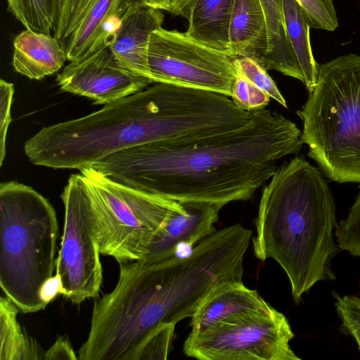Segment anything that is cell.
Returning <instances> with one entry per match:
<instances>
[{"label": "cell", "instance_id": "1", "mask_svg": "<svg viewBox=\"0 0 360 360\" xmlns=\"http://www.w3.org/2000/svg\"><path fill=\"white\" fill-rule=\"evenodd\" d=\"M252 117L236 130L137 146L88 167L123 186L179 202L248 200L271 178L276 162L297 154L303 145L300 129L281 114L264 108Z\"/></svg>", "mask_w": 360, "mask_h": 360}, {"label": "cell", "instance_id": "2", "mask_svg": "<svg viewBox=\"0 0 360 360\" xmlns=\"http://www.w3.org/2000/svg\"><path fill=\"white\" fill-rule=\"evenodd\" d=\"M245 123V112L227 96L155 83L89 115L42 127L24 150L35 165L79 170L127 148L202 138Z\"/></svg>", "mask_w": 360, "mask_h": 360}, {"label": "cell", "instance_id": "3", "mask_svg": "<svg viewBox=\"0 0 360 360\" xmlns=\"http://www.w3.org/2000/svg\"><path fill=\"white\" fill-rule=\"evenodd\" d=\"M322 174L303 156L278 167L264 188L252 239L257 259L271 258L284 270L297 304L318 282L336 278L335 204Z\"/></svg>", "mask_w": 360, "mask_h": 360}, {"label": "cell", "instance_id": "4", "mask_svg": "<svg viewBox=\"0 0 360 360\" xmlns=\"http://www.w3.org/2000/svg\"><path fill=\"white\" fill-rule=\"evenodd\" d=\"M59 236L56 211L32 187L0 184V286L23 314L44 309L40 290L56 270Z\"/></svg>", "mask_w": 360, "mask_h": 360}, {"label": "cell", "instance_id": "5", "mask_svg": "<svg viewBox=\"0 0 360 360\" xmlns=\"http://www.w3.org/2000/svg\"><path fill=\"white\" fill-rule=\"evenodd\" d=\"M297 115L301 139L321 173L338 183H360V56L319 64L317 83Z\"/></svg>", "mask_w": 360, "mask_h": 360}, {"label": "cell", "instance_id": "6", "mask_svg": "<svg viewBox=\"0 0 360 360\" xmlns=\"http://www.w3.org/2000/svg\"><path fill=\"white\" fill-rule=\"evenodd\" d=\"M88 184L91 218L101 255L118 263L142 259L181 202L108 179L91 167L79 169Z\"/></svg>", "mask_w": 360, "mask_h": 360}, {"label": "cell", "instance_id": "7", "mask_svg": "<svg viewBox=\"0 0 360 360\" xmlns=\"http://www.w3.org/2000/svg\"><path fill=\"white\" fill-rule=\"evenodd\" d=\"M294 336L285 315L268 304L190 333L183 350L200 360H300L290 346Z\"/></svg>", "mask_w": 360, "mask_h": 360}, {"label": "cell", "instance_id": "8", "mask_svg": "<svg viewBox=\"0 0 360 360\" xmlns=\"http://www.w3.org/2000/svg\"><path fill=\"white\" fill-rule=\"evenodd\" d=\"M65 207L63 233L56 261L62 295L74 304L98 297L103 268L84 176L72 174L61 194Z\"/></svg>", "mask_w": 360, "mask_h": 360}, {"label": "cell", "instance_id": "9", "mask_svg": "<svg viewBox=\"0 0 360 360\" xmlns=\"http://www.w3.org/2000/svg\"><path fill=\"white\" fill-rule=\"evenodd\" d=\"M148 59L154 83L231 96L236 76L233 58L196 41L186 32L162 27L153 31Z\"/></svg>", "mask_w": 360, "mask_h": 360}, {"label": "cell", "instance_id": "10", "mask_svg": "<svg viewBox=\"0 0 360 360\" xmlns=\"http://www.w3.org/2000/svg\"><path fill=\"white\" fill-rule=\"evenodd\" d=\"M142 0H64L53 36L68 60L85 58L110 44L122 20Z\"/></svg>", "mask_w": 360, "mask_h": 360}, {"label": "cell", "instance_id": "11", "mask_svg": "<svg viewBox=\"0 0 360 360\" xmlns=\"http://www.w3.org/2000/svg\"><path fill=\"white\" fill-rule=\"evenodd\" d=\"M106 45L91 55L73 61L57 75L60 90L106 105L146 89L152 80L123 66Z\"/></svg>", "mask_w": 360, "mask_h": 360}, {"label": "cell", "instance_id": "12", "mask_svg": "<svg viewBox=\"0 0 360 360\" xmlns=\"http://www.w3.org/2000/svg\"><path fill=\"white\" fill-rule=\"evenodd\" d=\"M181 203L184 210L166 221L142 259L152 262L169 259L178 255L181 246L194 247L216 231L214 224L223 205L202 201Z\"/></svg>", "mask_w": 360, "mask_h": 360}, {"label": "cell", "instance_id": "13", "mask_svg": "<svg viewBox=\"0 0 360 360\" xmlns=\"http://www.w3.org/2000/svg\"><path fill=\"white\" fill-rule=\"evenodd\" d=\"M163 21L162 11L142 5L125 17L110 45L123 66L150 80L148 59L150 37L153 31L162 27Z\"/></svg>", "mask_w": 360, "mask_h": 360}, {"label": "cell", "instance_id": "14", "mask_svg": "<svg viewBox=\"0 0 360 360\" xmlns=\"http://www.w3.org/2000/svg\"><path fill=\"white\" fill-rule=\"evenodd\" d=\"M67 60L64 49L53 35L26 29L14 39L12 65L17 72L30 79L53 75Z\"/></svg>", "mask_w": 360, "mask_h": 360}, {"label": "cell", "instance_id": "15", "mask_svg": "<svg viewBox=\"0 0 360 360\" xmlns=\"http://www.w3.org/2000/svg\"><path fill=\"white\" fill-rule=\"evenodd\" d=\"M229 56L262 64L268 48L264 14L259 0H233L229 27Z\"/></svg>", "mask_w": 360, "mask_h": 360}, {"label": "cell", "instance_id": "16", "mask_svg": "<svg viewBox=\"0 0 360 360\" xmlns=\"http://www.w3.org/2000/svg\"><path fill=\"white\" fill-rule=\"evenodd\" d=\"M268 304L256 290L247 288L243 281L224 283L215 289L192 316L191 333L201 331L226 319Z\"/></svg>", "mask_w": 360, "mask_h": 360}, {"label": "cell", "instance_id": "17", "mask_svg": "<svg viewBox=\"0 0 360 360\" xmlns=\"http://www.w3.org/2000/svg\"><path fill=\"white\" fill-rule=\"evenodd\" d=\"M233 4V0H195L186 18V34L196 41L229 56Z\"/></svg>", "mask_w": 360, "mask_h": 360}, {"label": "cell", "instance_id": "18", "mask_svg": "<svg viewBox=\"0 0 360 360\" xmlns=\"http://www.w3.org/2000/svg\"><path fill=\"white\" fill-rule=\"evenodd\" d=\"M259 1L268 34V48L262 65L267 70H276L302 82V75L287 33L282 0Z\"/></svg>", "mask_w": 360, "mask_h": 360}, {"label": "cell", "instance_id": "19", "mask_svg": "<svg viewBox=\"0 0 360 360\" xmlns=\"http://www.w3.org/2000/svg\"><path fill=\"white\" fill-rule=\"evenodd\" d=\"M282 2L288 39L302 75V83L311 93L317 83L319 65L312 53L311 28L295 0H282Z\"/></svg>", "mask_w": 360, "mask_h": 360}, {"label": "cell", "instance_id": "20", "mask_svg": "<svg viewBox=\"0 0 360 360\" xmlns=\"http://www.w3.org/2000/svg\"><path fill=\"white\" fill-rule=\"evenodd\" d=\"M19 309L6 296L0 297V360H39L44 353L18 321Z\"/></svg>", "mask_w": 360, "mask_h": 360}, {"label": "cell", "instance_id": "21", "mask_svg": "<svg viewBox=\"0 0 360 360\" xmlns=\"http://www.w3.org/2000/svg\"><path fill=\"white\" fill-rule=\"evenodd\" d=\"M8 9L27 29L34 32H54L64 0H6Z\"/></svg>", "mask_w": 360, "mask_h": 360}, {"label": "cell", "instance_id": "22", "mask_svg": "<svg viewBox=\"0 0 360 360\" xmlns=\"http://www.w3.org/2000/svg\"><path fill=\"white\" fill-rule=\"evenodd\" d=\"M355 201L345 219L337 224L335 230L337 244L340 250L360 257V185Z\"/></svg>", "mask_w": 360, "mask_h": 360}, {"label": "cell", "instance_id": "23", "mask_svg": "<svg viewBox=\"0 0 360 360\" xmlns=\"http://www.w3.org/2000/svg\"><path fill=\"white\" fill-rule=\"evenodd\" d=\"M235 68L236 76L231 96L235 104L248 112L265 108L269 103L271 97L250 81L236 66Z\"/></svg>", "mask_w": 360, "mask_h": 360}, {"label": "cell", "instance_id": "24", "mask_svg": "<svg viewBox=\"0 0 360 360\" xmlns=\"http://www.w3.org/2000/svg\"><path fill=\"white\" fill-rule=\"evenodd\" d=\"M234 65L254 84L284 108L287 103L268 70L259 62L248 57L233 58Z\"/></svg>", "mask_w": 360, "mask_h": 360}, {"label": "cell", "instance_id": "25", "mask_svg": "<svg viewBox=\"0 0 360 360\" xmlns=\"http://www.w3.org/2000/svg\"><path fill=\"white\" fill-rule=\"evenodd\" d=\"M300 6L310 28L329 32L339 25L333 0H295Z\"/></svg>", "mask_w": 360, "mask_h": 360}, {"label": "cell", "instance_id": "26", "mask_svg": "<svg viewBox=\"0 0 360 360\" xmlns=\"http://www.w3.org/2000/svg\"><path fill=\"white\" fill-rule=\"evenodd\" d=\"M336 311L342 326L356 340L360 351V297L334 294Z\"/></svg>", "mask_w": 360, "mask_h": 360}, {"label": "cell", "instance_id": "27", "mask_svg": "<svg viewBox=\"0 0 360 360\" xmlns=\"http://www.w3.org/2000/svg\"><path fill=\"white\" fill-rule=\"evenodd\" d=\"M176 325H166L153 334L137 352L134 360L167 359Z\"/></svg>", "mask_w": 360, "mask_h": 360}, {"label": "cell", "instance_id": "28", "mask_svg": "<svg viewBox=\"0 0 360 360\" xmlns=\"http://www.w3.org/2000/svg\"><path fill=\"white\" fill-rule=\"evenodd\" d=\"M14 94L13 83L4 79L0 81V165L1 166L6 157V139L7 131L11 122V105Z\"/></svg>", "mask_w": 360, "mask_h": 360}, {"label": "cell", "instance_id": "29", "mask_svg": "<svg viewBox=\"0 0 360 360\" xmlns=\"http://www.w3.org/2000/svg\"><path fill=\"white\" fill-rule=\"evenodd\" d=\"M43 359L77 360L78 359V356L76 355L68 338L60 336L56 339L53 345L44 352Z\"/></svg>", "mask_w": 360, "mask_h": 360}, {"label": "cell", "instance_id": "30", "mask_svg": "<svg viewBox=\"0 0 360 360\" xmlns=\"http://www.w3.org/2000/svg\"><path fill=\"white\" fill-rule=\"evenodd\" d=\"M63 292L62 283L58 274L49 278L42 285L40 290L41 300L48 305L56 297Z\"/></svg>", "mask_w": 360, "mask_h": 360}, {"label": "cell", "instance_id": "31", "mask_svg": "<svg viewBox=\"0 0 360 360\" xmlns=\"http://www.w3.org/2000/svg\"><path fill=\"white\" fill-rule=\"evenodd\" d=\"M195 0H169L168 12L187 18L191 6Z\"/></svg>", "mask_w": 360, "mask_h": 360}, {"label": "cell", "instance_id": "32", "mask_svg": "<svg viewBox=\"0 0 360 360\" xmlns=\"http://www.w3.org/2000/svg\"><path fill=\"white\" fill-rule=\"evenodd\" d=\"M143 4L150 7L166 11L168 12L169 8V0H142Z\"/></svg>", "mask_w": 360, "mask_h": 360}]
</instances>
